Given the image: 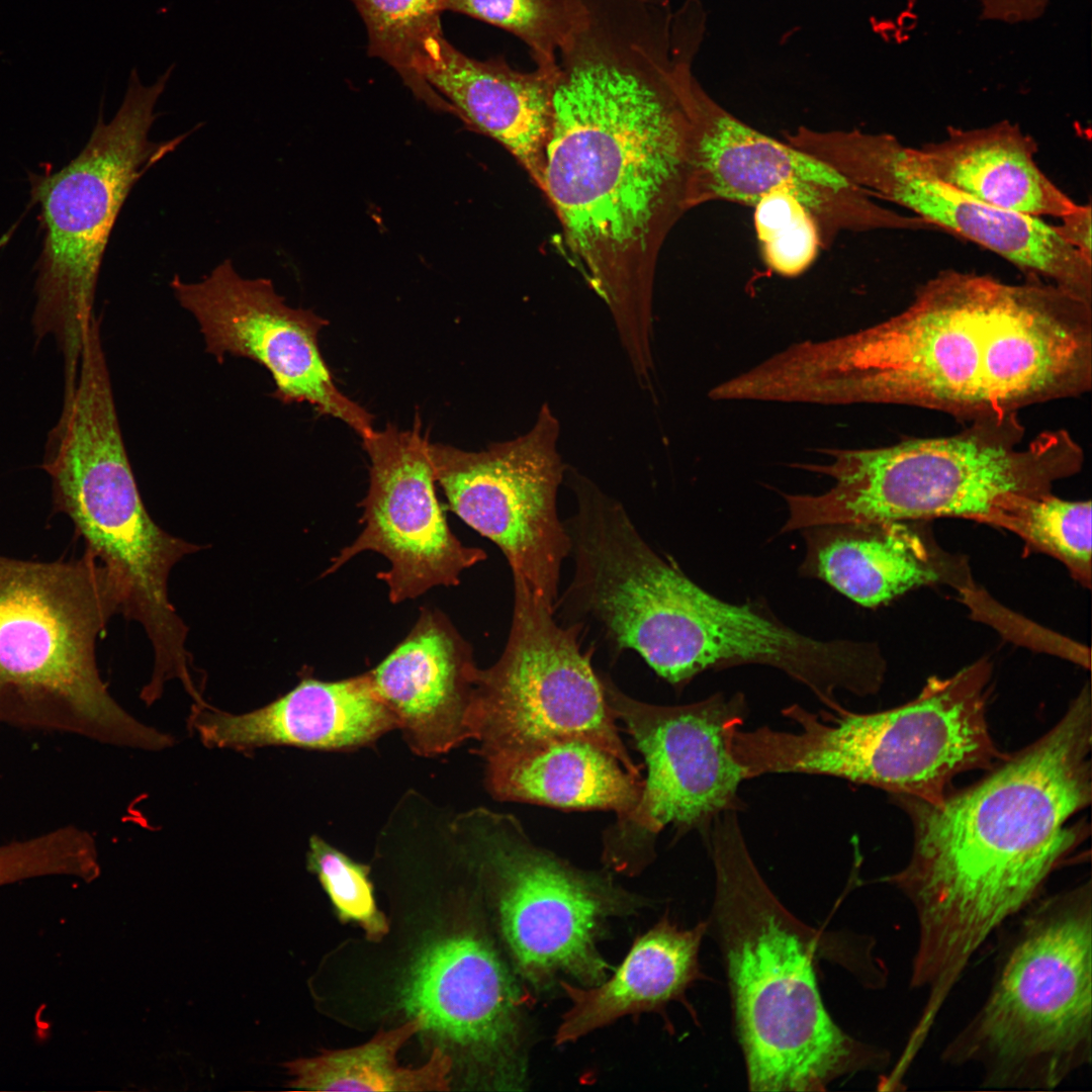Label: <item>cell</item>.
I'll return each instance as SVG.
<instances>
[{
  "label": "cell",
  "instance_id": "cell-1",
  "mask_svg": "<svg viewBox=\"0 0 1092 1092\" xmlns=\"http://www.w3.org/2000/svg\"><path fill=\"white\" fill-rule=\"evenodd\" d=\"M705 19L668 0H576L553 77L540 191L630 366L652 364L661 248L689 210Z\"/></svg>",
  "mask_w": 1092,
  "mask_h": 1092
},
{
  "label": "cell",
  "instance_id": "cell-2",
  "mask_svg": "<svg viewBox=\"0 0 1092 1092\" xmlns=\"http://www.w3.org/2000/svg\"><path fill=\"white\" fill-rule=\"evenodd\" d=\"M780 402L899 404L1003 418L1092 386V302L1054 284L946 269L879 324L769 358Z\"/></svg>",
  "mask_w": 1092,
  "mask_h": 1092
},
{
  "label": "cell",
  "instance_id": "cell-3",
  "mask_svg": "<svg viewBox=\"0 0 1092 1092\" xmlns=\"http://www.w3.org/2000/svg\"><path fill=\"white\" fill-rule=\"evenodd\" d=\"M1089 685L1044 735L938 804L893 796L913 827L906 866L885 881L913 908L910 987L939 1014L975 953L1030 906L1082 840L1069 820L1091 803Z\"/></svg>",
  "mask_w": 1092,
  "mask_h": 1092
},
{
  "label": "cell",
  "instance_id": "cell-4",
  "mask_svg": "<svg viewBox=\"0 0 1092 1092\" xmlns=\"http://www.w3.org/2000/svg\"><path fill=\"white\" fill-rule=\"evenodd\" d=\"M737 812H721L706 832L715 873L707 933L725 967L749 1090L824 1091L842 1076L885 1068L887 1051L847 1034L827 1012L817 978L822 936L769 889Z\"/></svg>",
  "mask_w": 1092,
  "mask_h": 1092
},
{
  "label": "cell",
  "instance_id": "cell-5",
  "mask_svg": "<svg viewBox=\"0 0 1092 1092\" xmlns=\"http://www.w3.org/2000/svg\"><path fill=\"white\" fill-rule=\"evenodd\" d=\"M124 599L87 549L66 561L0 555V725L146 750L173 744L123 710L100 676L97 639Z\"/></svg>",
  "mask_w": 1092,
  "mask_h": 1092
},
{
  "label": "cell",
  "instance_id": "cell-6",
  "mask_svg": "<svg viewBox=\"0 0 1092 1092\" xmlns=\"http://www.w3.org/2000/svg\"><path fill=\"white\" fill-rule=\"evenodd\" d=\"M1018 414L968 423L957 434L867 449H824L827 464L799 467L830 476L820 494H784L782 533L866 522L933 518L978 521L1016 495L1052 492L1077 474L1084 451L1064 430L1025 441Z\"/></svg>",
  "mask_w": 1092,
  "mask_h": 1092
},
{
  "label": "cell",
  "instance_id": "cell-7",
  "mask_svg": "<svg viewBox=\"0 0 1092 1092\" xmlns=\"http://www.w3.org/2000/svg\"><path fill=\"white\" fill-rule=\"evenodd\" d=\"M991 663L980 659L948 677H930L899 707L813 713L793 704L795 731L762 726L733 731L731 751L746 778L807 774L840 778L940 803L958 775L1006 758L990 734L986 701Z\"/></svg>",
  "mask_w": 1092,
  "mask_h": 1092
},
{
  "label": "cell",
  "instance_id": "cell-8",
  "mask_svg": "<svg viewBox=\"0 0 1092 1092\" xmlns=\"http://www.w3.org/2000/svg\"><path fill=\"white\" fill-rule=\"evenodd\" d=\"M1023 917L982 1006L942 1051L992 1089L1050 1090L1092 1059V888L1048 897Z\"/></svg>",
  "mask_w": 1092,
  "mask_h": 1092
},
{
  "label": "cell",
  "instance_id": "cell-9",
  "mask_svg": "<svg viewBox=\"0 0 1092 1092\" xmlns=\"http://www.w3.org/2000/svg\"><path fill=\"white\" fill-rule=\"evenodd\" d=\"M42 468L54 503L87 545L119 579L122 614L138 621L154 650L150 688L178 679L193 686L187 627L168 595L174 565L199 546L173 536L149 515L123 442L112 386L81 383L46 444Z\"/></svg>",
  "mask_w": 1092,
  "mask_h": 1092
},
{
  "label": "cell",
  "instance_id": "cell-10",
  "mask_svg": "<svg viewBox=\"0 0 1092 1092\" xmlns=\"http://www.w3.org/2000/svg\"><path fill=\"white\" fill-rule=\"evenodd\" d=\"M151 85L132 68L123 100L97 121L81 153L33 187L46 228L35 283L32 330L54 340L63 359L64 395L75 390L86 330L94 316L99 270L108 239L134 184L193 131L150 140L160 96L175 69Z\"/></svg>",
  "mask_w": 1092,
  "mask_h": 1092
},
{
  "label": "cell",
  "instance_id": "cell-11",
  "mask_svg": "<svg viewBox=\"0 0 1092 1092\" xmlns=\"http://www.w3.org/2000/svg\"><path fill=\"white\" fill-rule=\"evenodd\" d=\"M451 834L478 871L495 906L512 966L535 1000L560 981L596 986L613 971L600 950L609 922L638 915L650 899L534 843L512 815L474 809Z\"/></svg>",
  "mask_w": 1092,
  "mask_h": 1092
},
{
  "label": "cell",
  "instance_id": "cell-12",
  "mask_svg": "<svg viewBox=\"0 0 1092 1092\" xmlns=\"http://www.w3.org/2000/svg\"><path fill=\"white\" fill-rule=\"evenodd\" d=\"M608 705L642 753L647 779L634 808L606 835L603 860L612 873L634 876L654 858V840L667 825L707 832L713 818L738 810L747 780L730 749L731 732L748 714L745 696L722 693L692 704L659 706L630 698L601 677Z\"/></svg>",
  "mask_w": 1092,
  "mask_h": 1092
},
{
  "label": "cell",
  "instance_id": "cell-13",
  "mask_svg": "<svg viewBox=\"0 0 1092 1092\" xmlns=\"http://www.w3.org/2000/svg\"><path fill=\"white\" fill-rule=\"evenodd\" d=\"M581 624L560 625L554 609L514 580L509 637L497 661L478 671L471 739L491 753L557 738H581L613 754L630 772L638 766L622 742L601 677L583 653Z\"/></svg>",
  "mask_w": 1092,
  "mask_h": 1092
},
{
  "label": "cell",
  "instance_id": "cell-14",
  "mask_svg": "<svg viewBox=\"0 0 1092 1092\" xmlns=\"http://www.w3.org/2000/svg\"><path fill=\"white\" fill-rule=\"evenodd\" d=\"M790 145L824 162L875 198L998 255L1025 278L1054 284L1092 301V263L1042 218L985 204L932 174L914 147L890 133L801 126Z\"/></svg>",
  "mask_w": 1092,
  "mask_h": 1092
},
{
  "label": "cell",
  "instance_id": "cell-15",
  "mask_svg": "<svg viewBox=\"0 0 1092 1092\" xmlns=\"http://www.w3.org/2000/svg\"><path fill=\"white\" fill-rule=\"evenodd\" d=\"M559 437L560 422L544 403L527 432L484 450L429 444L436 483L451 511L499 548L514 580L554 610L571 551L557 510L567 467Z\"/></svg>",
  "mask_w": 1092,
  "mask_h": 1092
},
{
  "label": "cell",
  "instance_id": "cell-16",
  "mask_svg": "<svg viewBox=\"0 0 1092 1092\" xmlns=\"http://www.w3.org/2000/svg\"><path fill=\"white\" fill-rule=\"evenodd\" d=\"M688 208L710 201L753 206L772 191L793 194L816 219L823 249L846 232L924 231L929 223L877 202L814 156L740 120L703 89L690 94Z\"/></svg>",
  "mask_w": 1092,
  "mask_h": 1092
},
{
  "label": "cell",
  "instance_id": "cell-17",
  "mask_svg": "<svg viewBox=\"0 0 1092 1092\" xmlns=\"http://www.w3.org/2000/svg\"><path fill=\"white\" fill-rule=\"evenodd\" d=\"M170 287L218 362L225 356L253 360L271 374L281 402H306L361 438L373 430L372 416L339 390L321 354L318 334L327 322L286 304L270 279L244 278L224 259L199 281L175 275Z\"/></svg>",
  "mask_w": 1092,
  "mask_h": 1092
},
{
  "label": "cell",
  "instance_id": "cell-18",
  "mask_svg": "<svg viewBox=\"0 0 1092 1092\" xmlns=\"http://www.w3.org/2000/svg\"><path fill=\"white\" fill-rule=\"evenodd\" d=\"M370 460L369 488L360 503L362 531L331 559L332 574L362 552L389 562L377 576L392 604L415 600L436 586H454L462 572L486 559L451 531L437 498L430 442L417 418L412 430L387 425L362 437Z\"/></svg>",
  "mask_w": 1092,
  "mask_h": 1092
},
{
  "label": "cell",
  "instance_id": "cell-19",
  "mask_svg": "<svg viewBox=\"0 0 1092 1092\" xmlns=\"http://www.w3.org/2000/svg\"><path fill=\"white\" fill-rule=\"evenodd\" d=\"M402 1002L422 1029L473 1050L491 1067L498 1089H528L534 999L486 937L465 933L427 948Z\"/></svg>",
  "mask_w": 1092,
  "mask_h": 1092
},
{
  "label": "cell",
  "instance_id": "cell-20",
  "mask_svg": "<svg viewBox=\"0 0 1092 1092\" xmlns=\"http://www.w3.org/2000/svg\"><path fill=\"white\" fill-rule=\"evenodd\" d=\"M478 671L451 620L422 608L410 633L366 674L413 752L432 757L471 739Z\"/></svg>",
  "mask_w": 1092,
  "mask_h": 1092
},
{
  "label": "cell",
  "instance_id": "cell-21",
  "mask_svg": "<svg viewBox=\"0 0 1092 1092\" xmlns=\"http://www.w3.org/2000/svg\"><path fill=\"white\" fill-rule=\"evenodd\" d=\"M422 84L437 93L471 129L502 145L541 189L551 126L554 71L522 72L503 57L470 58L440 32L414 61Z\"/></svg>",
  "mask_w": 1092,
  "mask_h": 1092
},
{
  "label": "cell",
  "instance_id": "cell-22",
  "mask_svg": "<svg viewBox=\"0 0 1092 1092\" xmlns=\"http://www.w3.org/2000/svg\"><path fill=\"white\" fill-rule=\"evenodd\" d=\"M189 727L205 746L248 751L272 745L350 750L374 742L397 725L365 672L336 681L305 677L248 713L193 707Z\"/></svg>",
  "mask_w": 1092,
  "mask_h": 1092
},
{
  "label": "cell",
  "instance_id": "cell-23",
  "mask_svg": "<svg viewBox=\"0 0 1092 1092\" xmlns=\"http://www.w3.org/2000/svg\"><path fill=\"white\" fill-rule=\"evenodd\" d=\"M801 531L806 552L800 574L867 608L925 584L949 583L960 590L971 586L963 558L939 549L913 523H840Z\"/></svg>",
  "mask_w": 1092,
  "mask_h": 1092
},
{
  "label": "cell",
  "instance_id": "cell-24",
  "mask_svg": "<svg viewBox=\"0 0 1092 1092\" xmlns=\"http://www.w3.org/2000/svg\"><path fill=\"white\" fill-rule=\"evenodd\" d=\"M707 921L680 928L665 913L638 936L619 967L600 984L585 987L560 981L569 1000L554 1033V1044L565 1045L609 1026L620 1018L643 1013L665 1015L668 1003L688 1008L687 990L704 975L699 951Z\"/></svg>",
  "mask_w": 1092,
  "mask_h": 1092
},
{
  "label": "cell",
  "instance_id": "cell-25",
  "mask_svg": "<svg viewBox=\"0 0 1092 1092\" xmlns=\"http://www.w3.org/2000/svg\"><path fill=\"white\" fill-rule=\"evenodd\" d=\"M915 152L942 181L1005 211L1060 218L1078 204L1037 165L1036 142L1009 120L949 127L942 139Z\"/></svg>",
  "mask_w": 1092,
  "mask_h": 1092
},
{
  "label": "cell",
  "instance_id": "cell-26",
  "mask_svg": "<svg viewBox=\"0 0 1092 1092\" xmlns=\"http://www.w3.org/2000/svg\"><path fill=\"white\" fill-rule=\"evenodd\" d=\"M485 782L502 801L561 809L631 811L643 789L609 751L581 738H557L484 757Z\"/></svg>",
  "mask_w": 1092,
  "mask_h": 1092
},
{
  "label": "cell",
  "instance_id": "cell-27",
  "mask_svg": "<svg viewBox=\"0 0 1092 1092\" xmlns=\"http://www.w3.org/2000/svg\"><path fill=\"white\" fill-rule=\"evenodd\" d=\"M422 1029L418 1019L389 1031H379L368 1042L347 1050L284 1064L292 1089L308 1091H445L449 1090L451 1059L436 1048L420 1068H402L396 1055Z\"/></svg>",
  "mask_w": 1092,
  "mask_h": 1092
},
{
  "label": "cell",
  "instance_id": "cell-28",
  "mask_svg": "<svg viewBox=\"0 0 1092 1092\" xmlns=\"http://www.w3.org/2000/svg\"><path fill=\"white\" fill-rule=\"evenodd\" d=\"M977 522L1004 528L1030 550L1061 561L1082 585L1091 586V502L1066 500L1052 492L1017 495Z\"/></svg>",
  "mask_w": 1092,
  "mask_h": 1092
},
{
  "label": "cell",
  "instance_id": "cell-29",
  "mask_svg": "<svg viewBox=\"0 0 1092 1092\" xmlns=\"http://www.w3.org/2000/svg\"><path fill=\"white\" fill-rule=\"evenodd\" d=\"M368 32V51L391 66L413 92L429 105L443 101L429 91L414 70L424 42L442 32L440 15L445 0H352Z\"/></svg>",
  "mask_w": 1092,
  "mask_h": 1092
},
{
  "label": "cell",
  "instance_id": "cell-30",
  "mask_svg": "<svg viewBox=\"0 0 1092 1092\" xmlns=\"http://www.w3.org/2000/svg\"><path fill=\"white\" fill-rule=\"evenodd\" d=\"M451 10L503 28L530 50L536 67L554 71L575 18L574 0H445Z\"/></svg>",
  "mask_w": 1092,
  "mask_h": 1092
},
{
  "label": "cell",
  "instance_id": "cell-31",
  "mask_svg": "<svg viewBox=\"0 0 1092 1092\" xmlns=\"http://www.w3.org/2000/svg\"><path fill=\"white\" fill-rule=\"evenodd\" d=\"M752 207L765 265L784 277L804 273L823 249L820 229L811 212L784 190L761 196Z\"/></svg>",
  "mask_w": 1092,
  "mask_h": 1092
},
{
  "label": "cell",
  "instance_id": "cell-32",
  "mask_svg": "<svg viewBox=\"0 0 1092 1092\" xmlns=\"http://www.w3.org/2000/svg\"><path fill=\"white\" fill-rule=\"evenodd\" d=\"M307 870L316 875L341 922H355L371 941H379L389 929L377 908L370 867L359 863L317 835L309 839Z\"/></svg>",
  "mask_w": 1092,
  "mask_h": 1092
},
{
  "label": "cell",
  "instance_id": "cell-33",
  "mask_svg": "<svg viewBox=\"0 0 1092 1092\" xmlns=\"http://www.w3.org/2000/svg\"><path fill=\"white\" fill-rule=\"evenodd\" d=\"M1051 0H980L984 20L1015 24L1033 21L1044 13Z\"/></svg>",
  "mask_w": 1092,
  "mask_h": 1092
},
{
  "label": "cell",
  "instance_id": "cell-34",
  "mask_svg": "<svg viewBox=\"0 0 1092 1092\" xmlns=\"http://www.w3.org/2000/svg\"><path fill=\"white\" fill-rule=\"evenodd\" d=\"M1091 212L1090 203L1077 204L1073 210L1060 217V223L1054 226L1069 246L1092 263Z\"/></svg>",
  "mask_w": 1092,
  "mask_h": 1092
}]
</instances>
